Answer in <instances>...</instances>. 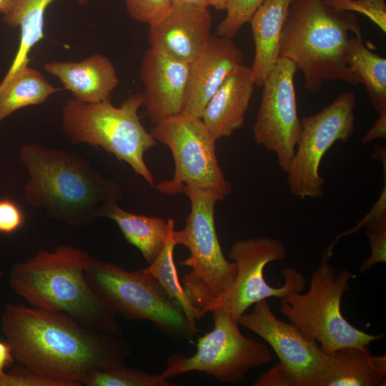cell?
Returning <instances> with one entry per match:
<instances>
[{
    "mask_svg": "<svg viewBox=\"0 0 386 386\" xmlns=\"http://www.w3.org/2000/svg\"><path fill=\"white\" fill-rule=\"evenodd\" d=\"M172 6L209 8V5L207 0H172Z\"/></svg>",
    "mask_w": 386,
    "mask_h": 386,
    "instance_id": "74e56055",
    "label": "cell"
},
{
    "mask_svg": "<svg viewBox=\"0 0 386 386\" xmlns=\"http://www.w3.org/2000/svg\"><path fill=\"white\" fill-rule=\"evenodd\" d=\"M384 214H386V185L385 184L382 192L381 193L380 198L378 199L376 204L372 207V210L368 213V214L363 218V219L357 224L354 228L345 232L344 233L338 234L335 240L331 243V244L329 246L328 249H327V257H330L332 253L333 247H335V244L337 242V241L341 239L342 237L347 235H350L355 232H357L360 228H361L363 225L367 224L369 222H370L372 219L379 217L380 216H382Z\"/></svg>",
    "mask_w": 386,
    "mask_h": 386,
    "instance_id": "836d02e7",
    "label": "cell"
},
{
    "mask_svg": "<svg viewBox=\"0 0 386 386\" xmlns=\"http://www.w3.org/2000/svg\"><path fill=\"white\" fill-rule=\"evenodd\" d=\"M386 356L365 347H344L325 354L316 386H380L385 383Z\"/></svg>",
    "mask_w": 386,
    "mask_h": 386,
    "instance_id": "ffe728a7",
    "label": "cell"
},
{
    "mask_svg": "<svg viewBox=\"0 0 386 386\" xmlns=\"http://www.w3.org/2000/svg\"><path fill=\"white\" fill-rule=\"evenodd\" d=\"M295 64L279 58L264 79L259 108L253 126L257 144L274 152L283 171H287L300 135L294 78Z\"/></svg>",
    "mask_w": 386,
    "mask_h": 386,
    "instance_id": "4fadbf2b",
    "label": "cell"
},
{
    "mask_svg": "<svg viewBox=\"0 0 386 386\" xmlns=\"http://www.w3.org/2000/svg\"><path fill=\"white\" fill-rule=\"evenodd\" d=\"M356 98L352 91L340 94L315 114L301 119L302 129L287 174L290 192L302 199L324 195L320 175L322 158L337 142H347L355 131Z\"/></svg>",
    "mask_w": 386,
    "mask_h": 386,
    "instance_id": "8fae6325",
    "label": "cell"
},
{
    "mask_svg": "<svg viewBox=\"0 0 386 386\" xmlns=\"http://www.w3.org/2000/svg\"><path fill=\"white\" fill-rule=\"evenodd\" d=\"M85 277L97 295L126 319L149 320L174 339L191 340L198 332L190 325L179 305L143 269L128 272L91 256Z\"/></svg>",
    "mask_w": 386,
    "mask_h": 386,
    "instance_id": "ba28073f",
    "label": "cell"
},
{
    "mask_svg": "<svg viewBox=\"0 0 386 386\" xmlns=\"http://www.w3.org/2000/svg\"><path fill=\"white\" fill-rule=\"evenodd\" d=\"M286 253L284 244L274 238L259 237L234 242L229 257L237 266L236 278L229 292L214 308L224 309L238 322L250 306L259 301L302 292L306 279L295 269L286 267L282 271L284 283L281 287H272L264 277L265 266L282 260Z\"/></svg>",
    "mask_w": 386,
    "mask_h": 386,
    "instance_id": "7c38bea8",
    "label": "cell"
},
{
    "mask_svg": "<svg viewBox=\"0 0 386 386\" xmlns=\"http://www.w3.org/2000/svg\"><path fill=\"white\" fill-rule=\"evenodd\" d=\"M367 225L370 254L360 266L362 272L376 264L386 262V214L372 219Z\"/></svg>",
    "mask_w": 386,
    "mask_h": 386,
    "instance_id": "f546056e",
    "label": "cell"
},
{
    "mask_svg": "<svg viewBox=\"0 0 386 386\" xmlns=\"http://www.w3.org/2000/svg\"><path fill=\"white\" fill-rule=\"evenodd\" d=\"M19 159L28 174L25 201L72 227L104 217L107 209L122 198L119 184L77 153L26 144L20 148Z\"/></svg>",
    "mask_w": 386,
    "mask_h": 386,
    "instance_id": "7a4b0ae2",
    "label": "cell"
},
{
    "mask_svg": "<svg viewBox=\"0 0 386 386\" xmlns=\"http://www.w3.org/2000/svg\"><path fill=\"white\" fill-rule=\"evenodd\" d=\"M264 0H227L224 18L217 26L216 35L233 38L247 22Z\"/></svg>",
    "mask_w": 386,
    "mask_h": 386,
    "instance_id": "4316f807",
    "label": "cell"
},
{
    "mask_svg": "<svg viewBox=\"0 0 386 386\" xmlns=\"http://www.w3.org/2000/svg\"><path fill=\"white\" fill-rule=\"evenodd\" d=\"M378 114V118L371 129L362 137L363 144H368L377 139L386 138V110Z\"/></svg>",
    "mask_w": 386,
    "mask_h": 386,
    "instance_id": "d590c367",
    "label": "cell"
},
{
    "mask_svg": "<svg viewBox=\"0 0 386 386\" xmlns=\"http://www.w3.org/2000/svg\"><path fill=\"white\" fill-rule=\"evenodd\" d=\"M354 275L347 269L335 272L324 257L315 270L306 292H294L280 299V310L308 340L331 353L344 347H365L382 338L360 330L341 312V300Z\"/></svg>",
    "mask_w": 386,
    "mask_h": 386,
    "instance_id": "52a82bcc",
    "label": "cell"
},
{
    "mask_svg": "<svg viewBox=\"0 0 386 386\" xmlns=\"http://www.w3.org/2000/svg\"><path fill=\"white\" fill-rule=\"evenodd\" d=\"M86 386H170L167 378L161 375H151L145 371L116 365L104 370L91 371L85 378Z\"/></svg>",
    "mask_w": 386,
    "mask_h": 386,
    "instance_id": "484cf974",
    "label": "cell"
},
{
    "mask_svg": "<svg viewBox=\"0 0 386 386\" xmlns=\"http://www.w3.org/2000/svg\"><path fill=\"white\" fill-rule=\"evenodd\" d=\"M212 312L214 326L197 340V351L191 356L176 353L167 359L160 374L166 378L199 372L230 384L242 382L247 372L271 362L272 355L262 342L244 337L239 323L221 307Z\"/></svg>",
    "mask_w": 386,
    "mask_h": 386,
    "instance_id": "30bf717a",
    "label": "cell"
},
{
    "mask_svg": "<svg viewBox=\"0 0 386 386\" xmlns=\"http://www.w3.org/2000/svg\"><path fill=\"white\" fill-rule=\"evenodd\" d=\"M350 70L363 84L379 114L386 110V59L370 50L362 37H350L345 54Z\"/></svg>",
    "mask_w": 386,
    "mask_h": 386,
    "instance_id": "603a6c76",
    "label": "cell"
},
{
    "mask_svg": "<svg viewBox=\"0 0 386 386\" xmlns=\"http://www.w3.org/2000/svg\"><path fill=\"white\" fill-rule=\"evenodd\" d=\"M14 361L9 344L6 341L0 340V373L5 371L7 367L12 366Z\"/></svg>",
    "mask_w": 386,
    "mask_h": 386,
    "instance_id": "8d00e7d4",
    "label": "cell"
},
{
    "mask_svg": "<svg viewBox=\"0 0 386 386\" xmlns=\"http://www.w3.org/2000/svg\"><path fill=\"white\" fill-rule=\"evenodd\" d=\"M254 305L252 312L239 318V325L268 343L296 386H316L325 356L319 344L306 338L292 323L278 319L265 300Z\"/></svg>",
    "mask_w": 386,
    "mask_h": 386,
    "instance_id": "5bb4252c",
    "label": "cell"
},
{
    "mask_svg": "<svg viewBox=\"0 0 386 386\" xmlns=\"http://www.w3.org/2000/svg\"><path fill=\"white\" fill-rule=\"evenodd\" d=\"M254 386H296V382L280 362L276 364L267 372L262 374L253 383Z\"/></svg>",
    "mask_w": 386,
    "mask_h": 386,
    "instance_id": "d6a6232c",
    "label": "cell"
},
{
    "mask_svg": "<svg viewBox=\"0 0 386 386\" xmlns=\"http://www.w3.org/2000/svg\"><path fill=\"white\" fill-rule=\"evenodd\" d=\"M0 386H69L64 382L52 379L18 365L12 370L0 373Z\"/></svg>",
    "mask_w": 386,
    "mask_h": 386,
    "instance_id": "4dcf8cb0",
    "label": "cell"
},
{
    "mask_svg": "<svg viewBox=\"0 0 386 386\" xmlns=\"http://www.w3.org/2000/svg\"><path fill=\"white\" fill-rule=\"evenodd\" d=\"M212 21L209 8L172 6L164 18L149 26V44L190 64L208 44Z\"/></svg>",
    "mask_w": 386,
    "mask_h": 386,
    "instance_id": "e0dca14e",
    "label": "cell"
},
{
    "mask_svg": "<svg viewBox=\"0 0 386 386\" xmlns=\"http://www.w3.org/2000/svg\"><path fill=\"white\" fill-rule=\"evenodd\" d=\"M172 152L174 173L172 179L157 184L162 194L182 193L184 187L210 192L221 200L232 190L216 154V138L202 118L180 113L164 119L150 132Z\"/></svg>",
    "mask_w": 386,
    "mask_h": 386,
    "instance_id": "9c48e42d",
    "label": "cell"
},
{
    "mask_svg": "<svg viewBox=\"0 0 386 386\" xmlns=\"http://www.w3.org/2000/svg\"><path fill=\"white\" fill-rule=\"evenodd\" d=\"M174 229V224L170 228L166 244L161 252L152 264L143 269L158 280L167 295L182 308L190 325L197 328L196 309L179 282L174 261V250L177 246L172 236Z\"/></svg>",
    "mask_w": 386,
    "mask_h": 386,
    "instance_id": "d4e9b609",
    "label": "cell"
},
{
    "mask_svg": "<svg viewBox=\"0 0 386 386\" xmlns=\"http://www.w3.org/2000/svg\"><path fill=\"white\" fill-rule=\"evenodd\" d=\"M182 193L189 198L191 211L184 227L174 229L172 236L177 245H184L190 252L179 264L192 268L183 277L182 286L196 309L198 321L229 292L237 266L224 255L216 231L214 209L221 199L193 187H184Z\"/></svg>",
    "mask_w": 386,
    "mask_h": 386,
    "instance_id": "8992f818",
    "label": "cell"
},
{
    "mask_svg": "<svg viewBox=\"0 0 386 386\" xmlns=\"http://www.w3.org/2000/svg\"><path fill=\"white\" fill-rule=\"evenodd\" d=\"M362 37L356 16L336 11L325 0H292L279 43V58L292 61L305 77V88L317 92L324 81L360 84L345 54L351 36Z\"/></svg>",
    "mask_w": 386,
    "mask_h": 386,
    "instance_id": "277c9868",
    "label": "cell"
},
{
    "mask_svg": "<svg viewBox=\"0 0 386 386\" xmlns=\"http://www.w3.org/2000/svg\"><path fill=\"white\" fill-rule=\"evenodd\" d=\"M242 62V52L232 38L212 35L202 51L189 64L182 113L201 118L208 102Z\"/></svg>",
    "mask_w": 386,
    "mask_h": 386,
    "instance_id": "2e32d148",
    "label": "cell"
},
{
    "mask_svg": "<svg viewBox=\"0 0 386 386\" xmlns=\"http://www.w3.org/2000/svg\"><path fill=\"white\" fill-rule=\"evenodd\" d=\"M254 85L250 67L242 64L208 102L201 118L217 140L242 127Z\"/></svg>",
    "mask_w": 386,
    "mask_h": 386,
    "instance_id": "d6986e66",
    "label": "cell"
},
{
    "mask_svg": "<svg viewBox=\"0 0 386 386\" xmlns=\"http://www.w3.org/2000/svg\"><path fill=\"white\" fill-rule=\"evenodd\" d=\"M104 217L118 225L126 240L137 247L148 264H152L164 248L174 221L135 214L122 209L118 202L111 204Z\"/></svg>",
    "mask_w": 386,
    "mask_h": 386,
    "instance_id": "7402d4cb",
    "label": "cell"
},
{
    "mask_svg": "<svg viewBox=\"0 0 386 386\" xmlns=\"http://www.w3.org/2000/svg\"><path fill=\"white\" fill-rule=\"evenodd\" d=\"M127 11L137 21L154 25L172 10V0H124Z\"/></svg>",
    "mask_w": 386,
    "mask_h": 386,
    "instance_id": "f1b7e54d",
    "label": "cell"
},
{
    "mask_svg": "<svg viewBox=\"0 0 386 386\" xmlns=\"http://www.w3.org/2000/svg\"><path fill=\"white\" fill-rule=\"evenodd\" d=\"M209 6H213L217 10H224L227 0H207Z\"/></svg>",
    "mask_w": 386,
    "mask_h": 386,
    "instance_id": "f35d334b",
    "label": "cell"
},
{
    "mask_svg": "<svg viewBox=\"0 0 386 386\" xmlns=\"http://www.w3.org/2000/svg\"><path fill=\"white\" fill-rule=\"evenodd\" d=\"M1 330L15 361L69 386H81L95 370L124 365L132 348L122 335L86 327L63 312L8 303Z\"/></svg>",
    "mask_w": 386,
    "mask_h": 386,
    "instance_id": "6da1fadb",
    "label": "cell"
},
{
    "mask_svg": "<svg viewBox=\"0 0 386 386\" xmlns=\"http://www.w3.org/2000/svg\"><path fill=\"white\" fill-rule=\"evenodd\" d=\"M44 70L58 78L73 98L83 103H96L110 99L119 80L113 63L100 54L79 61L53 60Z\"/></svg>",
    "mask_w": 386,
    "mask_h": 386,
    "instance_id": "ac0fdd59",
    "label": "cell"
},
{
    "mask_svg": "<svg viewBox=\"0 0 386 386\" xmlns=\"http://www.w3.org/2000/svg\"><path fill=\"white\" fill-rule=\"evenodd\" d=\"M61 90L51 84L39 70L28 66L0 88V124L17 110L41 104Z\"/></svg>",
    "mask_w": 386,
    "mask_h": 386,
    "instance_id": "cb8c5ba5",
    "label": "cell"
},
{
    "mask_svg": "<svg viewBox=\"0 0 386 386\" xmlns=\"http://www.w3.org/2000/svg\"><path fill=\"white\" fill-rule=\"evenodd\" d=\"M24 215L19 206L9 198L0 199V233L9 234L19 229Z\"/></svg>",
    "mask_w": 386,
    "mask_h": 386,
    "instance_id": "1f68e13d",
    "label": "cell"
},
{
    "mask_svg": "<svg viewBox=\"0 0 386 386\" xmlns=\"http://www.w3.org/2000/svg\"><path fill=\"white\" fill-rule=\"evenodd\" d=\"M292 0H264L249 20L254 42L250 67L254 84L262 86L279 59L283 26Z\"/></svg>",
    "mask_w": 386,
    "mask_h": 386,
    "instance_id": "44dd1931",
    "label": "cell"
},
{
    "mask_svg": "<svg viewBox=\"0 0 386 386\" xmlns=\"http://www.w3.org/2000/svg\"><path fill=\"white\" fill-rule=\"evenodd\" d=\"M26 0H0V13L4 21L9 26L16 27L22 15Z\"/></svg>",
    "mask_w": 386,
    "mask_h": 386,
    "instance_id": "e575fe53",
    "label": "cell"
},
{
    "mask_svg": "<svg viewBox=\"0 0 386 386\" xmlns=\"http://www.w3.org/2000/svg\"><path fill=\"white\" fill-rule=\"evenodd\" d=\"M189 64L150 46L142 60L140 75L145 114L154 125L183 112Z\"/></svg>",
    "mask_w": 386,
    "mask_h": 386,
    "instance_id": "9a60e30c",
    "label": "cell"
},
{
    "mask_svg": "<svg viewBox=\"0 0 386 386\" xmlns=\"http://www.w3.org/2000/svg\"><path fill=\"white\" fill-rule=\"evenodd\" d=\"M332 9L340 11H356L367 16L386 31L385 0H325Z\"/></svg>",
    "mask_w": 386,
    "mask_h": 386,
    "instance_id": "83f0119b",
    "label": "cell"
},
{
    "mask_svg": "<svg viewBox=\"0 0 386 386\" xmlns=\"http://www.w3.org/2000/svg\"><path fill=\"white\" fill-rule=\"evenodd\" d=\"M91 257L86 251L67 244L52 251L39 250L12 266L8 282L31 307L63 312L90 329L122 335L117 314L86 281Z\"/></svg>",
    "mask_w": 386,
    "mask_h": 386,
    "instance_id": "3957f363",
    "label": "cell"
},
{
    "mask_svg": "<svg viewBox=\"0 0 386 386\" xmlns=\"http://www.w3.org/2000/svg\"><path fill=\"white\" fill-rule=\"evenodd\" d=\"M143 103L142 93L132 94L119 107L110 99L96 103L68 99L62 107V130L71 143L103 149L154 187L144 155L157 141L139 120L138 110Z\"/></svg>",
    "mask_w": 386,
    "mask_h": 386,
    "instance_id": "5b68a950",
    "label": "cell"
}]
</instances>
